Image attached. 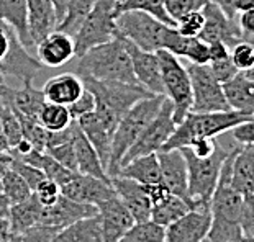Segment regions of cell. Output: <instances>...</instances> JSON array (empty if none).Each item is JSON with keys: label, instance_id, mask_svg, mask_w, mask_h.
I'll return each instance as SVG.
<instances>
[{"label": "cell", "instance_id": "obj_60", "mask_svg": "<svg viewBox=\"0 0 254 242\" xmlns=\"http://www.w3.org/2000/svg\"><path fill=\"white\" fill-rule=\"evenodd\" d=\"M243 74H245L248 79L253 80V82H254V66H253L251 69H248V71H246V72H243Z\"/></svg>", "mask_w": 254, "mask_h": 242}, {"label": "cell", "instance_id": "obj_6", "mask_svg": "<svg viewBox=\"0 0 254 242\" xmlns=\"http://www.w3.org/2000/svg\"><path fill=\"white\" fill-rule=\"evenodd\" d=\"M164 97L166 95H151L139 100L138 103H134L125 113V116L118 123L112 138L110 157H109V165H107V174H109L110 179L118 174V170L122 167V160L128 152V149L133 146V143L138 139V136L141 134L146 125L159 111L161 105L164 101Z\"/></svg>", "mask_w": 254, "mask_h": 242}, {"label": "cell", "instance_id": "obj_19", "mask_svg": "<svg viewBox=\"0 0 254 242\" xmlns=\"http://www.w3.org/2000/svg\"><path fill=\"white\" fill-rule=\"evenodd\" d=\"M112 187L115 190L117 196L123 201V205L131 213L134 223H143L151 219V205L149 195L146 192L143 184H138L127 177H112Z\"/></svg>", "mask_w": 254, "mask_h": 242}, {"label": "cell", "instance_id": "obj_42", "mask_svg": "<svg viewBox=\"0 0 254 242\" xmlns=\"http://www.w3.org/2000/svg\"><path fill=\"white\" fill-rule=\"evenodd\" d=\"M184 57L189 59L190 64H208L210 62V45L202 38H189Z\"/></svg>", "mask_w": 254, "mask_h": 242}, {"label": "cell", "instance_id": "obj_47", "mask_svg": "<svg viewBox=\"0 0 254 242\" xmlns=\"http://www.w3.org/2000/svg\"><path fill=\"white\" fill-rule=\"evenodd\" d=\"M67 108H69V113H71L72 120H79L80 116L87 115V113L95 110V97L87 87H85L82 95H80L74 103L69 105Z\"/></svg>", "mask_w": 254, "mask_h": 242}, {"label": "cell", "instance_id": "obj_30", "mask_svg": "<svg viewBox=\"0 0 254 242\" xmlns=\"http://www.w3.org/2000/svg\"><path fill=\"white\" fill-rule=\"evenodd\" d=\"M8 100L18 113H21L23 116L33 118V120H38L40 110L46 103L45 94H43V90L33 87V80H25L21 89L10 90Z\"/></svg>", "mask_w": 254, "mask_h": 242}, {"label": "cell", "instance_id": "obj_55", "mask_svg": "<svg viewBox=\"0 0 254 242\" xmlns=\"http://www.w3.org/2000/svg\"><path fill=\"white\" fill-rule=\"evenodd\" d=\"M210 2L218 5V7L223 10V13L228 18H235V15H236V0H210Z\"/></svg>", "mask_w": 254, "mask_h": 242}, {"label": "cell", "instance_id": "obj_10", "mask_svg": "<svg viewBox=\"0 0 254 242\" xmlns=\"http://www.w3.org/2000/svg\"><path fill=\"white\" fill-rule=\"evenodd\" d=\"M176 126L177 125L174 121V106H172V101L167 97H164V101L161 105L159 111L146 125L138 139L133 143V146L128 149V152L122 160V165L128 164L129 160L136 157H141V155L159 152L167 143V139L171 138V134L174 133Z\"/></svg>", "mask_w": 254, "mask_h": 242}, {"label": "cell", "instance_id": "obj_50", "mask_svg": "<svg viewBox=\"0 0 254 242\" xmlns=\"http://www.w3.org/2000/svg\"><path fill=\"white\" fill-rule=\"evenodd\" d=\"M233 139L240 144H254V118L240 123L231 130Z\"/></svg>", "mask_w": 254, "mask_h": 242}, {"label": "cell", "instance_id": "obj_34", "mask_svg": "<svg viewBox=\"0 0 254 242\" xmlns=\"http://www.w3.org/2000/svg\"><path fill=\"white\" fill-rule=\"evenodd\" d=\"M38 121H40V125L48 131H61V130H66L74 120L66 105L46 101V103L43 105V108L40 110Z\"/></svg>", "mask_w": 254, "mask_h": 242}, {"label": "cell", "instance_id": "obj_53", "mask_svg": "<svg viewBox=\"0 0 254 242\" xmlns=\"http://www.w3.org/2000/svg\"><path fill=\"white\" fill-rule=\"evenodd\" d=\"M238 26H240L241 33L245 36H254V10L240 12Z\"/></svg>", "mask_w": 254, "mask_h": 242}, {"label": "cell", "instance_id": "obj_63", "mask_svg": "<svg viewBox=\"0 0 254 242\" xmlns=\"http://www.w3.org/2000/svg\"><path fill=\"white\" fill-rule=\"evenodd\" d=\"M205 242H208V241H205Z\"/></svg>", "mask_w": 254, "mask_h": 242}, {"label": "cell", "instance_id": "obj_5", "mask_svg": "<svg viewBox=\"0 0 254 242\" xmlns=\"http://www.w3.org/2000/svg\"><path fill=\"white\" fill-rule=\"evenodd\" d=\"M231 147H226L218 141L215 152L208 157H197L190 147H181V152L187 162V203L190 205V209H210V198L218 184L223 160L226 159Z\"/></svg>", "mask_w": 254, "mask_h": 242}, {"label": "cell", "instance_id": "obj_8", "mask_svg": "<svg viewBox=\"0 0 254 242\" xmlns=\"http://www.w3.org/2000/svg\"><path fill=\"white\" fill-rule=\"evenodd\" d=\"M161 64V75H163L164 95L172 101L174 106V121L176 125L187 116L192 110V84L187 69L182 66L176 54L159 49L156 51Z\"/></svg>", "mask_w": 254, "mask_h": 242}, {"label": "cell", "instance_id": "obj_29", "mask_svg": "<svg viewBox=\"0 0 254 242\" xmlns=\"http://www.w3.org/2000/svg\"><path fill=\"white\" fill-rule=\"evenodd\" d=\"M0 18L17 31L21 45L25 48L35 46L28 30L26 0H0Z\"/></svg>", "mask_w": 254, "mask_h": 242}, {"label": "cell", "instance_id": "obj_23", "mask_svg": "<svg viewBox=\"0 0 254 242\" xmlns=\"http://www.w3.org/2000/svg\"><path fill=\"white\" fill-rule=\"evenodd\" d=\"M28 30L35 45L56 30L58 17L53 0H26Z\"/></svg>", "mask_w": 254, "mask_h": 242}, {"label": "cell", "instance_id": "obj_12", "mask_svg": "<svg viewBox=\"0 0 254 242\" xmlns=\"http://www.w3.org/2000/svg\"><path fill=\"white\" fill-rule=\"evenodd\" d=\"M120 35V33H118ZM122 36V35H120ZM123 38L125 48L131 59V66L134 77H136L138 84L143 85L146 90H149L154 95H164V85H163V75H161V64L159 57L156 52L144 51L141 48H138L134 43Z\"/></svg>", "mask_w": 254, "mask_h": 242}, {"label": "cell", "instance_id": "obj_22", "mask_svg": "<svg viewBox=\"0 0 254 242\" xmlns=\"http://www.w3.org/2000/svg\"><path fill=\"white\" fill-rule=\"evenodd\" d=\"M41 90L45 94L46 101L69 106L82 95L85 90V84L82 77H79L77 74L66 72L48 79Z\"/></svg>", "mask_w": 254, "mask_h": 242}, {"label": "cell", "instance_id": "obj_20", "mask_svg": "<svg viewBox=\"0 0 254 242\" xmlns=\"http://www.w3.org/2000/svg\"><path fill=\"white\" fill-rule=\"evenodd\" d=\"M38 61L46 67H61L75 56L74 38L64 31L55 30L36 45Z\"/></svg>", "mask_w": 254, "mask_h": 242}, {"label": "cell", "instance_id": "obj_48", "mask_svg": "<svg viewBox=\"0 0 254 242\" xmlns=\"http://www.w3.org/2000/svg\"><path fill=\"white\" fill-rule=\"evenodd\" d=\"M240 224L243 236L254 238V195H248L245 198V206H243Z\"/></svg>", "mask_w": 254, "mask_h": 242}, {"label": "cell", "instance_id": "obj_28", "mask_svg": "<svg viewBox=\"0 0 254 242\" xmlns=\"http://www.w3.org/2000/svg\"><path fill=\"white\" fill-rule=\"evenodd\" d=\"M51 242H104L99 213L59 229Z\"/></svg>", "mask_w": 254, "mask_h": 242}, {"label": "cell", "instance_id": "obj_11", "mask_svg": "<svg viewBox=\"0 0 254 242\" xmlns=\"http://www.w3.org/2000/svg\"><path fill=\"white\" fill-rule=\"evenodd\" d=\"M192 84V110L195 113L231 110L223 92V84L213 77L208 64H190L187 67Z\"/></svg>", "mask_w": 254, "mask_h": 242}, {"label": "cell", "instance_id": "obj_4", "mask_svg": "<svg viewBox=\"0 0 254 242\" xmlns=\"http://www.w3.org/2000/svg\"><path fill=\"white\" fill-rule=\"evenodd\" d=\"M254 118L248 113L236 110L226 111H210V113H195L190 111L187 116L176 126L174 133L167 139V143L161 150L181 149L190 146L193 141L202 138H218L220 134L231 131L240 123Z\"/></svg>", "mask_w": 254, "mask_h": 242}, {"label": "cell", "instance_id": "obj_2", "mask_svg": "<svg viewBox=\"0 0 254 242\" xmlns=\"http://www.w3.org/2000/svg\"><path fill=\"white\" fill-rule=\"evenodd\" d=\"M79 77H90L97 80H117V82L139 85L134 77L131 59L123 43V38L117 33L110 41L102 43L79 57Z\"/></svg>", "mask_w": 254, "mask_h": 242}, {"label": "cell", "instance_id": "obj_21", "mask_svg": "<svg viewBox=\"0 0 254 242\" xmlns=\"http://www.w3.org/2000/svg\"><path fill=\"white\" fill-rule=\"evenodd\" d=\"M72 144L75 150V162H77V172L84 175H92L97 179L110 180L109 174L102 164V160L97 154V150L85 138V134L79 128L77 121H72Z\"/></svg>", "mask_w": 254, "mask_h": 242}, {"label": "cell", "instance_id": "obj_56", "mask_svg": "<svg viewBox=\"0 0 254 242\" xmlns=\"http://www.w3.org/2000/svg\"><path fill=\"white\" fill-rule=\"evenodd\" d=\"M55 3V10H56V17H58V23L63 20V17L66 15V10L71 3V0H53Z\"/></svg>", "mask_w": 254, "mask_h": 242}, {"label": "cell", "instance_id": "obj_26", "mask_svg": "<svg viewBox=\"0 0 254 242\" xmlns=\"http://www.w3.org/2000/svg\"><path fill=\"white\" fill-rule=\"evenodd\" d=\"M77 121L79 128L82 130V133L85 134V138L89 139L90 144L94 146V149L97 150L99 157L104 164V167L107 170V165H109V157H110V149H112V134L109 133V130L104 126L94 111L87 113V115L80 116Z\"/></svg>", "mask_w": 254, "mask_h": 242}, {"label": "cell", "instance_id": "obj_1", "mask_svg": "<svg viewBox=\"0 0 254 242\" xmlns=\"http://www.w3.org/2000/svg\"><path fill=\"white\" fill-rule=\"evenodd\" d=\"M238 147L240 146L231 147L223 160L218 184L210 198L212 224H210L207 236L208 242H238L243 238L240 219L246 196L241 195L231 185V169H233V159L238 152Z\"/></svg>", "mask_w": 254, "mask_h": 242}, {"label": "cell", "instance_id": "obj_27", "mask_svg": "<svg viewBox=\"0 0 254 242\" xmlns=\"http://www.w3.org/2000/svg\"><path fill=\"white\" fill-rule=\"evenodd\" d=\"M117 175L118 177H127V179H131V180L138 182V184H143V185L163 184V180H161L158 155H156V152L154 154H146V155H141V157L129 160L128 164L122 165Z\"/></svg>", "mask_w": 254, "mask_h": 242}, {"label": "cell", "instance_id": "obj_40", "mask_svg": "<svg viewBox=\"0 0 254 242\" xmlns=\"http://www.w3.org/2000/svg\"><path fill=\"white\" fill-rule=\"evenodd\" d=\"M230 56L235 67L240 72H246L248 69H251L254 66V46L250 41H246L245 38H243V41H240L238 45L231 48Z\"/></svg>", "mask_w": 254, "mask_h": 242}, {"label": "cell", "instance_id": "obj_17", "mask_svg": "<svg viewBox=\"0 0 254 242\" xmlns=\"http://www.w3.org/2000/svg\"><path fill=\"white\" fill-rule=\"evenodd\" d=\"M99 218L102 226V239L104 242H118L127 231L134 224L131 213L117 195L100 203L99 206Z\"/></svg>", "mask_w": 254, "mask_h": 242}, {"label": "cell", "instance_id": "obj_14", "mask_svg": "<svg viewBox=\"0 0 254 242\" xmlns=\"http://www.w3.org/2000/svg\"><path fill=\"white\" fill-rule=\"evenodd\" d=\"M202 13L205 17V23L198 38H202L203 41L207 43L220 41L228 46L230 49L240 41H243V33L240 26L236 25L235 18L226 17L218 5H215L213 2L208 0L205 3V7L202 8Z\"/></svg>", "mask_w": 254, "mask_h": 242}, {"label": "cell", "instance_id": "obj_51", "mask_svg": "<svg viewBox=\"0 0 254 242\" xmlns=\"http://www.w3.org/2000/svg\"><path fill=\"white\" fill-rule=\"evenodd\" d=\"M217 143H218L217 138H202V139L193 141L190 146H187V147H190V150L197 157H208V155H212L215 152V149H217Z\"/></svg>", "mask_w": 254, "mask_h": 242}, {"label": "cell", "instance_id": "obj_13", "mask_svg": "<svg viewBox=\"0 0 254 242\" xmlns=\"http://www.w3.org/2000/svg\"><path fill=\"white\" fill-rule=\"evenodd\" d=\"M97 213H99L97 206L74 201L61 193V196L58 198L56 203H53L50 206L41 205L40 216H38V226L63 229L69 224L79 221V219L95 216Z\"/></svg>", "mask_w": 254, "mask_h": 242}, {"label": "cell", "instance_id": "obj_41", "mask_svg": "<svg viewBox=\"0 0 254 242\" xmlns=\"http://www.w3.org/2000/svg\"><path fill=\"white\" fill-rule=\"evenodd\" d=\"M45 152L48 155H51V157L55 159V160H58L59 164H63L64 167L77 172V162H75V150H74L72 139H71V141L58 144V146L48 147Z\"/></svg>", "mask_w": 254, "mask_h": 242}, {"label": "cell", "instance_id": "obj_3", "mask_svg": "<svg viewBox=\"0 0 254 242\" xmlns=\"http://www.w3.org/2000/svg\"><path fill=\"white\" fill-rule=\"evenodd\" d=\"M82 80L85 87L95 97L94 113L104 123V126L112 136L120 120L134 103H138L146 97L154 95L149 90H146L143 85L117 82V80H97L90 77H85Z\"/></svg>", "mask_w": 254, "mask_h": 242}, {"label": "cell", "instance_id": "obj_18", "mask_svg": "<svg viewBox=\"0 0 254 242\" xmlns=\"http://www.w3.org/2000/svg\"><path fill=\"white\" fill-rule=\"evenodd\" d=\"M161 170V180L163 185L172 195H177L187 200V188H189V172L187 162L181 149H169L156 152Z\"/></svg>", "mask_w": 254, "mask_h": 242}, {"label": "cell", "instance_id": "obj_33", "mask_svg": "<svg viewBox=\"0 0 254 242\" xmlns=\"http://www.w3.org/2000/svg\"><path fill=\"white\" fill-rule=\"evenodd\" d=\"M8 94L0 97V126H2V134L7 139L10 149H13L23 139V133H21L17 113L8 100Z\"/></svg>", "mask_w": 254, "mask_h": 242}, {"label": "cell", "instance_id": "obj_45", "mask_svg": "<svg viewBox=\"0 0 254 242\" xmlns=\"http://www.w3.org/2000/svg\"><path fill=\"white\" fill-rule=\"evenodd\" d=\"M208 67L212 71L213 77L218 80L220 84H225L228 82L235 77V75L240 72L238 69L235 67L233 61H231V56H225V57H220V59H213V61L208 62Z\"/></svg>", "mask_w": 254, "mask_h": 242}, {"label": "cell", "instance_id": "obj_38", "mask_svg": "<svg viewBox=\"0 0 254 242\" xmlns=\"http://www.w3.org/2000/svg\"><path fill=\"white\" fill-rule=\"evenodd\" d=\"M127 10H141V12L153 15L154 18H158L166 25L176 26V21L167 13L164 0H122L118 5V13L127 12Z\"/></svg>", "mask_w": 254, "mask_h": 242}, {"label": "cell", "instance_id": "obj_46", "mask_svg": "<svg viewBox=\"0 0 254 242\" xmlns=\"http://www.w3.org/2000/svg\"><path fill=\"white\" fill-rule=\"evenodd\" d=\"M33 193L36 195L38 201H40L41 205L50 206L53 203H56L58 198L61 196V187H59L56 182H53L51 179L45 177V179L36 185Z\"/></svg>", "mask_w": 254, "mask_h": 242}, {"label": "cell", "instance_id": "obj_54", "mask_svg": "<svg viewBox=\"0 0 254 242\" xmlns=\"http://www.w3.org/2000/svg\"><path fill=\"white\" fill-rule=\"evenodd\" d=\"M10 146L7 143V139L3 136H0V180H2L3 172L10 169V162H12V152H10Z\"/></svg>", "mask_w": 254, "mask_h": 242}, {"label": "cell", "instance_id": "obj_44", "mask_svg": "<svg viewBox=\"0 0 254 242\" xmlns=\"http://www.w3.org/2000/svg\"><path fill=\"white\" fill-rule=\"evenodd\" d=\"M203 23H205V17H203L202 10H198V12H192V13L186 15L184 18H181L177 21L176 28L182 36L195 38L200 35V31H202Z\"/></svg>", "mask_w": 254, "mask_h": 242}, {"label": "cell", "instance_id": "obj_25", "mask_svg": "<svg viewBox=\"0 0 254 242\" xmlns=\"http://www.w3.org/2000/svg\"><path fill=\"white\" fill-rule=\"evenodd\" d=\"M223 92L230 108L254 116V82L243 72H238L223 84Z\"/></svg>", "mask_w": 254, "mask_h": 242}, {"label": "cell", "instance_id": "obj_36", "mask_svg": "<svg viewBox=\"0 0 254 242\" xmlns=\"http://www.w3.org/2000/svg\"><path fill=\"white\" fill-rule=\"evenodd\" d=\"M0 193L7 198L10 205H15V203L26 200L33 192L23 177L17 174L13 169H7L3 172L2 180H0Z\"/></svg>", "mask_w": 254, "mask_h": 242}, {"label": "cell", "instance_id": "obj_15", "mask_svg": "<svg viewBox=\"0 0 254 242\" xmlns=\"http://www.w3.org/2000/svg\"><path fill=\"white\" fill-rule=\"evenodd\" d=\"M61 193L74 201L94 206H99L100 203H104L105 200L117 195L110 180L84 175L79 174V172L75 174L74 179H71L66 185L61 187Z\"/></svg>", "mask_w": 254, "mask_h": 242}, {"label": "cell", "instance_id": "obj_58", "mask_svg": "<svg viewBox=\"0 0 254 242\" xmlns=\"http://www.w3.org/2000/svg\"><path fill=\"white\" fill-rule=\"evenodd\" d=\"M8 211H10V203L7 198L0 193V218H8Z\"/></svg>", "mask_w": 254, "mask_h": 242}, {"label": "cell", "instance_id": "obj_59", "mask_svg": "<svg viewBox=\"0 0 254 242\" xmlns=\"http://www.w3.org/2000/svg\"><path fill=\"white\" fill-rule=\"evenodd\" d=\"M10 90H12V89L7 87L5 84H0V97H2V95H7V94L10 92Z\"/></svg>", "mask_w": 254, "mask_h": 242}, {"label": "cell", "instance_id": "obj_62", "mask_svg": "<svg viewBox=\"0 0 254 242\" xmlns=\"http://www.w3.org/2000/svg\"><path fill=\"white\" fill-rule=\"evenodd\" d=\"M0 84H5V77L2 75V72H0Z\"/></svg>", "mask_w": 254, "mask_h": 242}, {"label": "cell", "instance_id": "obj_16", "mask_svg": "<svg viewBox=\"0 0 254 242\" xmlns=\"http://www.w3.org/2000/svg\"><path fill=\"white\" fill-rule=\"evenodd\" d=\"M212 224L210 209H190L166 226V242H205Z\"/></svg>", "mask_w": 254, "mask_h": 242}, {"label": "cell", "instance_id": "obj_31", "mask_svg": "<svg viewBox=\"0 0 254 242\" xmlns=\"http://www.w3.org/2000/svg\"><path fill=\"white\" fill-rule=\"evenodd\" d=\"M40 208H41V203L38 201L35 193H31L23 201L10 205L8 221L12 224L15 233L23 234L25 231L36 228L38 216H40Z\"/></svg>", "mask_w": 254, "mask_h": 242}, {"label": "cell", "instance_id": "obj_32", "mask_svg": "<svg viewBox=\"0 0 254 242\" xmlns=\"http://www.w3.org/2000/svg\"><path fill=\"white\" fill-rule=\"evenodd\" d=\"M189 211H190V205L187 203V200L169 193L163 201H159L151 209V221L166 228Z\"/></svg>", "mask_w": 254, "mask_h": 242}, {"label": "cell", "instance_id": "obj_24", "mask_svg": "<svg viewBox=\"0 0 254 242\" xmlns=\"http://www.w3.org/2000/svg\"><path fill=\"white\" fill-rule=\"evenodd\" d=\"M231 185L241 195H254V144H240L233 159Z\"/></svg>", "mask_w": 254, "mask_h": 242}, {"label": "cell", "instance_id": "obj_49", "mask_svg": "<svg viewBox=\"0 0 254 242\" xmlns=\"http://www.w3.org/2000/svg\"><path fill=\"white\" fill-rule=\"evenodd\" d=\"M59 229L48 226H36L21 234V242H51Z\"/></svg>", "mask_w": 254, "mask_h": 242}, {"label": "cell", "instance_id": "obj_39", "mask_svg": "<svg viewBox=\"0 0 254 242\" xmlns=\"http://www.w3.org/2000/svg\"><path fill=\"white\" fill-rule=\"evenodd\" d=\"M207 2L208 0H164V5L169 17L177 25V21L186 17V15L202 10Z\"/></svg>", "mask_w": 254, "mask_h": 242}, {"label": "cell", "instance_id": "obj_57", "mask_svg": "<svg viewBox=\"0 0 254 242\" xmlns=\"http://www.w3.org/2000/svg\"><path fill=\"white\" fill-rule=\"evenodd\" d=\"M254 10V0H236V12Z\"/></svg>", "mask_w": 254, "mask_h": 242}, {"label": "cell", "instance_id": "obj_37", "mask_svg": "<svg viewBox=\"0 0 254 242\" xmlns=\"http://www.w3.org/2000/svg\"><path fill=\"white\" fill-rule=\"evenodd\" d=\"M118 242H166V228L151 219L134 223Z\"/></svg>", "mask_w": 254, "mask_h": 242}, {"label": "cell", "instance_id": "obj_61", "mask_svg": "<svg viewBox=\"0 0 254 242\" xmlns=\"http://www.w3.org/2000/svg\"><path fill=\"white\" fill-rule=\"evenodd\" d=\"M238 242H254V238H248V236H243V238Z\"/></svg>", "mask_w": 254, "mask_h": 242}, {"label": "cell", "instance_id": "obj_35", "mask_svg": "<svg viewBox=\"0 0 254 242\" xmlns=\"http://www.w3.org/2000/svg\"><path fill=\"white\" fill-rule=\"evenodd\" d=\"M94 3L95 0H71V3H69L66 10V15L58 23L56 30L64 31V33L71 35L74 38V35L80 28V25H82V21L89 15L92 7H94Z\"/></svg>", "mask_w": 254, "mask_h": 242}, {"label": "cell", "instance_id": "obj_43", "mask_svg": "<svg viewBox=\"0 0 254 242\" xmlns=\"http://www.w3.org/2000/svg\"><path fill=\"white\" fill-rule=\"evenodd\" d=\"M10 169H13L17 174H20L21 177L25 179V182L28 184V187L31 188V192L35 190L36 185L45 179V172L38 167H33V165L23 162L21 159L18 157H12V162H10Z\"/></svg>", "mask_w": 254, "mask_h": 242}, {"label": "cell", "instance_id": "obj_52", "mask_svg": "<svg viewBox=\"0 0 254 242\" xmlns=\"http://www.w3.org/2000/svg\"><path fill=\"white\" fill-rule=\"evenodd\" d=\"M0 242H21V234L15 233L8 218H0Z\"/></svg>", "mask_w": 254, "mask_h": 242}, {"label": "cell", "instance_id": "obj_7", "mask_svg": "<svg viewBox=\"0 0 254 242\" xmlns=\"http://www.w3.org/2000/svg\"><path fill=\"white\" fill-rule=\"evenodd\" d=\"M169 28L171 25L163 23L141 10H127L120 12L117 17L118 33L134 43L138 48L151 52L164 49Z\"/></svg>", "mask_w": 254, "mask_h": 242}, {"label": "cell", "instance_id": "obj_9", "mask_svg": "<svg viewBox=\"0 0 254 242\" xmlns=\"http://www.w3.org/2000/svg\"><path fill=\"white\" fill-rule=\"evenodd\" d=\"M40 71L41 62L26 52L17 31L0 18V72L3 77L13 75L25 82L33 80Z\"/></svg>", "mask_w": 254, "mask_h": 242}]
</instances>
